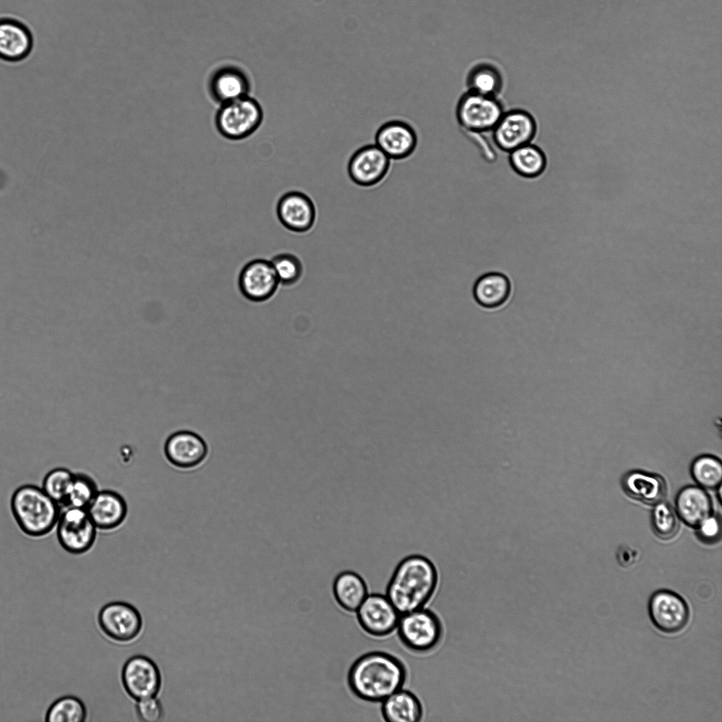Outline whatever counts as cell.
<instances>
[{
	"label": "cell",
	"instance_id": "obj_1",
	"mask_svg": "<svg viewBox=\"0 0 722 722\" xmlns=\"http://www.w3.org/2000/svg\"><path fill=\"white\" fill-rule=\"evenodd\" d=\"M407 679V668L399 658L386 651H373L352 663L347 683L357 698L379 703L403 688Z\"/></svg>",
	"mask_w": 722,
	"mask_h": 722
},
{
	"label": "cell",
	"instance_id": "obj_2",
	"mask_svg": "<svg viewBox=\"0 0 722 722\" xmlns=\"http://www.w3.org/2000/svg\"><path fill=\"white\" fill-rule=\"evenodd\" d=\"M439 573L434 563L421 553L402 558L396 565L386 589V596L402 615L424 608L435 594Z\"/></svg>",
	"mask_w": 722,
	"mask_h": 722
},
{
	"label": "cell",
	"instance_id": "obj_3",
	"mask_svg": "<svg viewBox=\"0 0 722 722\" xmlns=\"http://www.w3.org/2000/svg\"><path fill=\"white\" fill-rule=\"evenodd\" d=\"M10 508L20 531L31 538H42L55 530L62 507L41 487L19 486L12 494Z\"/></svg>",
	"mask_w": 722,
	"mask_h": 722
},
{
	"label": "cell",
	"instance_id": "obj_4",
	"mask_svg": "<svg viewBox=\"0 0 722 722\" xmlns=\"http://www.w3.org/2000/svg\"><path fill=\"white\" fill-rule=\"evenodd\" d=\"M396 630L401 644L409 651L420 654L436 649L443 634L440 618L425 608L400 615Z\"/></svg>",
	"mask_w": 722,
	"mask_h": 722
},
{
	"label": "cell",
	"instance_id": "obj_5",
	"mask_svg": "<svg viewBox=\"0 0 722 722\" xmlns=\"http://www.w3.org/2000/svg\"><path fill=\"white\" fill-rule=\"evenodd\" d=\"M61 548L73 555H82L94 546L98 530L86 508L63 506L55 527Z\"/></svg>",
	"mask_w": 722,
	"mask_h": 722
},
{
	"label": "cell",
	"instance_id": "obj_6",
	"mask_svg": "<svg viewBox=\"0 0 722 722\" xmlns=\"http://www.w3.org/2000/svg\"><path fill=\"white\" fill-rule=\"evenodd\" d=\"M497 97L467 91L459 99L456 118L462 129L468 133H491L504 113Z\"/></svg>",
	"mask_w": 722,
	"mask_h": 722
},
{
	"label": "cell",
	"instance_id": "obj_7",
	"mask_svg": "<svg viewBox=\"0 0 722 722\" xmlns=\"http://www.w3.org/2000/svg\"><path fill=\"white\" fill-rule=\"evenodd\" d=\"M262 111L259 104L247 95L222 104L216 123L226 138L239 140L247 137L259 126Z\"/></svg>",
	"mask_w": 722,
	"mask_h": 722
},
{
	"label": "cell",
	"instance_id": "obj_8",
	"mask_svg": "<svg viewBox=\"0 0 722 722\" xmlns=\"http://www.w3.org/2000/svg\"><path fill=\"white\" fill-rule=\"evenodd\" d=\"M97 623L102 633L117 644L134 642L143 627L139 611L132 604L121 601L104 605L98 613Z\"/></svg>",
	"mask_w": 722,
	"mask_h": 722
},
{
	"label": "cell",
	"instance_id": "obj_9",
	"mask_svg": "<svg viewBox=\"0 0 722 722\" xmlns=\"http://www.w3.org/2000/svg\"><path fill=\"white\" fill-rule=\"evenodd\" d=\"M121 679L127 695L136 701L157 697L162 684L161 674L156 663L142 654L127 659L122 667Z\"/></svg>",
	"mask_w": 722,
	"mask_h": 722
},
{
	"label": "cell",
	"instance_id": "obj_10",
	"mask_svg": "<svg viewBox=\"0 0 722 722\" xmlns=\"http://www.w3.org/2000/svg\"><path fill=\"white\" fill-rule=\"evenodd\" d=\"M647 608L652 624L661 632L675 634L688 623V605L673 591L661 589L654 592L649 599Z\"/></svg>",
	"mask_w": 722,
	"mask_h": 722
},
{
	"label": "cell",
	"instance_id": "obj_11",
	"mask_svg": "<svg viewBox=\"0 0 722 722\" xmlns=\"http://www.w3.org/2000/svg\"><path fill=\"white\" fill-rule=\"evenodd\" d=\"M280 283L270 260L256 258L247 262L240 269L238 286L247 300L262 303L269 300L277 292Z\"/></svg>",
	"mask_w": 722,
	"mask_h": 722
},
{
	"label": "cell",
	"instance_id": "obj_12",
	"mask_svg": "<svg viewBox=\"0 0 722 722\" xmlns=\"http://www.w3.org/2000/svg\"><path fill=\"white\" fill-rule=\"evenodd\" d=\"M491 134L498 148L510 152L531 143L538 134V126L530 112L523 109H512L504 111Z\"/></svg>",
	"mask_w": 722,
	"mask_h": 722
},
{
	"label": "cell",
	"instance_id": "obj_13",
	"mask_svg": "<svg viewBox=\"0 0 722 722\" xmlns=\"http://www.w3.org/2000/svg\"><path fill=\"white\" fill-rule=\"evenodd\" d=\"M356 614L363 631L377 638L391 635L396 630L400 616L388 597L379 593L368 594Z\"/></svg>",
	"mask_w": 722,
	"mask_h": 722
},
{
	"label": "cell",
	"instance_id": "obj_14",
	"mask_svg": "<svg viewBox=\"0 0 722 722\" xmlns=\"http://www.w3.org/2000/svg\"><path fill=\"white\" fill-rule=\"evenodd\" d=\"M391 160L375 145L357 149L348 164V173L356 185L369 188L380 183L388 175Z\"/></svg>",
	"mask_w": 722,
	"mask_h": 722
},
{
	"label": "cell",
	"instance_id": "obj_15",
	"mask_svg": "<svg viewBox=\"0 0 722 722\" xmlns=\"http://www.w3.org/2000/svg\"><path fill=\"white\" fill-rule=\"evenodd\" d=\"M276 212L281 225L287 230L305 233L315 224L317 209L313 200L305 193L290 190L279 199Z\"/></svg>",
	"mask_w": 722,
	"mask_h": 722
},
{
	"label": "cell",
	"instance_id": "obj_16",
	"mask_svg": "<svg viewBox=\"0 0 722 722\" xmlns=\"http://www.w3.org/2000/svg\"><path fill=\"white\" fill-rule=\"evenodd\" d=\"M34 48V36L22 20L10 16H0V60L16 63L26 59Z\"/></svg>",
	"mask_w": 722,
	"mask_h": 722
},
{
	"label": "cell",
	"instance_id": "obj_17",
	"mask_svg": "<svg viewBox=\"0 0 722 722\" xmlns=\"http://www.w3.org/2000/svg\"><path fill=\"white\" fill-rule=\"evenodd\" d=\"M208 446L197 433L180 430L171 434L164 444L169 462L180 469H191L200 465L208 455Z\"/></svg>",
	"mask_w": 722,
	"mask_h": 722
},
{
	"label": "cell",
	"instance_id": "obj_18",
	"mask_svg": "<svg viewBox=\"0 0 722 722\" xmlns=\"http://www.w3.org/2000/svg\"><path fill=\"white\" fill-rule=\"evenodd\" d=\"M417 135L414 128L403 121H390L377 130L375 145L391 159L403 160L416 150Z\"/></svg>",
	"mask_w": 722,
	"mask_h": 722
},
{
	"label": "cell",
	"instance_id": "obj_19",
	"mask_svg": "<svg viewBox=\"0 0 722 722\" xmlns=\"http://www.w3.org/2000/svg\"><path fill=\"white\" fill-rule=\"evenodd\" d=\"M98 530H117L126 521L128 507L124 497L113 489H99L86 508Z\"/></svg>",
	"mask_w": 722,
	"mask_h": 722
},
{
	"label": "cell",
	"instance_id": "obj_20",
	"mask_svg": "<svg viewBox=\"0 0 722 722\" xmlns=\"http://www.w3.org/2000/svg\"><path fill=\"white\" fill-rule=\"evenodd\" d=\"M624 491L631 498L649 505L661 502L666 495V484L658 475L632 471L623 478Z\"/></svg>",
	"mask_w": 722,
	"mask_h": 722
},
{
	"label": "cell",
	"instance_id": "obj_21",
	"mask_svg": "<svg viewBox=\"0 0 722 722\" xmlns=\"http://www.w3.org/2000/svg\"><path fill=\"white\" fill-rule=\"evenodd\" d=\"M332 591L338 605L350 613L356 612L368 595V587L364 578L350 570H343L336 576Z\"/></svg>",
	"mask_w": 722,
	"mask_h": 722
},
{
	"label": "cell",
	"instance_id": "obj_22",
	"mask_svg": "<svg viewBox=\"0 0 722 722\" xmlns=\"http://www.w3.org/2000/svg\"><path fill=\"white\" fill-rule=\"evenodd\" d=\"M381 703V712L388 722H418L422 719L424 709L420 699L412 692L400 689Z\"/></svg>",
	"mask_w": 722,
	"mask_h": 722
},
{
	"label": "cell",
	"instance_id": "obj_23",
	"mask_svg": "<svg viewBox=\"0 0 722 722\" xmlns=\"http://www.w3.org/2000/svg\"><path fill=\"white\" fill-rule=\"evenodd\" d=\"M678 516L688 525L697 527L710 515L711 510L709 495L697 487L683 489L676 498Z\"/></svg>",
	"mask_w": 722,
	"mask_h": 722
},
{
	"label": "cell",
	"instance_id": "obj_24",
	"mask_svg": "<svg viewBox=\"0 0 722 722\" xmlns=\"http://www.w3.org/2000/svg\"><path fill=\"white\" fill-rule=\"evenodd\" d=\"M511 290L509 279L498 272H490L480 276L473 287V295L479 305L495 308L504 304Z\"/></svg>",
	"mask_w": 722,
	"mask_h": 722
},
{
	"label": "cell",
	"instance_id": "obj_25",
	"mask_svg": "<svg viewBox=\"0 0 722 722\" xmlns=\"http://www.w3.org/2000/svg\"><path fill=\"white\" fill-rule=\"evenodd\" d=\"M211 88L214 96L224 104L246 96L248 82L240 71L225 68L216 73Z\"/></svg>",
	"mask_w": 722,
	"mask_h": 722
},
{
	"label": "cell",
	"instance_id": "obj_26",
	"mask_svg": "<svg viewBox=\"0 0 722 722\" xmlns=\"http://www.w3.org/2000/svg\"><path fill=\"white\" fill-rule=\"evenodd\" d=\"M503 77L494 65L479 63L473 66L467 76L468 91L497 97L503 87Z\"/></svg>",
	"mask_w": 722,
	"mask_h": 722
},
{
	"label": "cell",
	"instance_id": "obj_27",
	"mask_svg": "<svg viewBox=\"0 0 722 722\" xmlns=\"http://www.w3.org/2000/svg\"><path fill=\"white\" fill-rule=\"evenodd\" d=\"M513 169L520 175L534 177L540 174L546 165L545 155L534 143L519 147L509 153Z\"/></svg>",
	"mask_w": 722,
	"mask_h": 722
},
{
	"label": "cell",
	"instance_id": "obj_28",
	"mask_svg": "<svg viewBox=\"0 0 722 722\" xmlns=\"http://www.w3.org/2000/svg\"><path fill=\"white\" fill-rule=\"evenodd\" d=\"M87 711L84 702L73 695L63 696L55 700L48 708L47 722H84Z\"/></svg>",
	"mask_w": 722,
	"mask_h": 722
},
{
	"label": "cell",
	"instance_id": "obj_29",
	"mask_svg": "<svg viewBox=\"0 0 722 722\" xmlns=\"http://www.w3.org/2000/svg\"><path fill=\"white\" fill-rule=\"evenodd\" d=\"M99 490L96 481L90 475L84 472L74 473L64 506L87 508Z\"/></svg>",
	"mask_w": 722,
	"mask_h": 722
},
{
	"label": "cell",
	"instance_id": "obj_30",
	"mask_svg": "<svg viewBox=\"0 0 722 722\" xmlns=\"http://www.w3.org/2000/svg\"><path fill=\"white\" fill-rule=\"evenodd\" d=\"M73 476L74 473L68 468H53L44 475L41 487L63 507L65 506Z\"/></svg>",
	"mask_w": 722,
	"mask_h": 722
},
{
	"label": "cell",
	"instance_id": "obj_31",
	"mask_svg": "<svg viewBox=\"0 0 722 722\" xmlns=\"http://www.w3.org/2000/svg\"><path fill=\"white\" fill-rule=\"evenodd\" d=\"M281 286H292L302 278L303 265L295 255L281 252L270 259Z\"/></svg>",
	"mask_w": 722,
	"mask_h": 722
},
{
	"label": "cell",
	"instance_id": "obj_32",
	"mask_svg": "<svg viewBox=\"0 0 722 722\" xmlns=\"http://www.w3.org/2000/svg\"><path fill=\"white\" fill-rule=\"evenodd\" d=\"M691 472L695 480L704 488L715 489L721 484L722 466L715 457L703 455L697 458L692 465Z\"/></svg>",
	"mask_w": 722,
	"mask_h": 722
},
{
	"label": "cell",
	"instance_id": "obj_33",
	"mask_svg": "<svg viewBox=\"0 0 722 722\" xmlns=\"http://www.w3.org/2000/svg\"><path fill=\"white\" fill-rule=\"evenodd\" d=\"M651 522L655 534L663 539L673 537L678 531L677 514L670 506L662 501L656 504L652 512Z\"/></svg>",
	"mask_w": 722,
	"mask_h": 722
},
{
	"label": "cell",
	"instance_id": "obj_34",
	"mask_svg": "<svg viewBox=\"0 0 722 722\" xmlns=\"http://www.w3.org/2000/svg\"><path fill=\"white\" fill-rule=\"evenodd\" d=\"M135 712L138 720L142 722H158L164 715L163 706L156 697L137 700Z\"/></svg>",
	"mask_w": 722,
	"mask_h": 722
},
{
	"label": "cell",
	"instance_id": "obj_35",
	"mask_svg": "<svg viewBox=\"0 0 722 722\" xmlns=\"http://www.w3.org/2000/svg\"><path fill=\"white\" fill-rule=\"evenodd\" d=\"M697 527L699 537L705 542H711L716 541L720 536V520L716 516L709 515Z\"/></svg>",
	"mask_w": 722,
	"mask_h": 722
},
{
	"label": "cell",
	"instance_id": "obj_36",
	"mask_svg": "<svg viewBox=\"0 0 722 722\" xmlns=\"http://www.w3.org/2000/svg\"><path fill=\"white\" fill-rule=\"evenodd\" d=\"M637 560V556L628 549H623L618 552V561L620 565L628 568L632 565Z\"/></svg>",
	"mask_w": 722,
	"mask_h": 722
}]
</instances>
